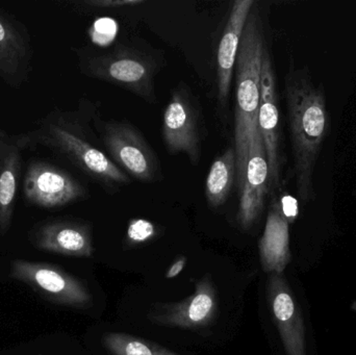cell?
<instances>
[{"instance_id":"6da1fadb","label":"cell","mask_w":356,"mask_h":355,"mask_svg":"<svg viewBox=\"0 0 356 355\" xmlns=\"http://www.w3.org/2000/svg\"><path fill=\"white\" fill-rule=\"evenodd\" d=\"M289 126L294 156L297 193L303 204L315 199L314 171L328 127L325 92L309 69L290 68L284 83Z\"/></svg>"},{"instance_id":"7a4b0ae2","label":"cell","mask_w":356,"mask_h":355,"mask_svg":"<svg viewBox=\"0 0 356 355\" xmlns=\"http://www.w3.org/2000/svg\"><path fill=\"white\" fill-rule=\"evenodd\" d=\"M83 117L79 112L56 108L38 120L31 131L16 138L23 150L48 148L106 189L129 185L131 179L127 173L96 147Z\"/></svg>"},{"instance_id":"3957f363","label":"cell","mask_w":356,"mask_h":355,"mask_svg":"<svg viewBox=\"0 0 356 355\" xmlns=\"http://www.w3.org/2000/svg\"><path fill=\"white\" fill-rule=\"evenodd\" d=\"M253 6L241 39L236 63L234 151L236 158V185L238 193L244 183L249 152L254 145L255 140L261 137L257 120L261 104V56L266 43L259 8Z\"/></svg>"},{"instance_id":"277c9868","label":"cell","mask_w":356,"mask_h":355,"mask_svg":"<svg viewBox=\"0 0 356 355\" xmlns=\"http://www.w3.org/2000/svg\"><path fill=\"white\" fill-rule=\"evenodd\" d=\"M79 69L86 76L118 85L146 101L156 100L152 58L129 48L119 47L102 56H79Z\"/></svg>"},{"instance_id":"5b68a950","label":"cell","mask_w":356,"mask_h":355,"mask_svg":"<svg viewBox=\"0 0 356 355\" xmlns=\"http://www.w3.org/2000/svg\"><path fill=\"white\" fill-rule=\"evenodd\" d=\"M98 127L108 158L123 172L144 183L160 179L158 156L137 127L124 121L104 122Z\"/></svg>"},{"instance_id":"8992f818","label":"cell","mask_w":356,"mask_h":355,"mask_svg":"<svg viewBox=\"0 0 356 355\" xmlns=\"http://www.w3.org/2000/svg\"><path fill=\"white\" fill-rule=\"evenodd\" d=\"M88 191L64 169L33 160L27 165L23 179V197L29 206L42 210L63 208L88 197Z\"/></svg>"},{"instance_id":"52a82bcc","label":"cell","mask_w":356,"mask_h":355,"mask_svg":"<svg viewBox=\"0 0 356 355\" xmlns=\"http://www.w3.org/2000/svg\"><path fill=\"white\" fill-rule=\"evenodd\" d=\"M10 276L54 304L83 308L92 302L91 294L81 281L47 263L12 261Z\"/></svg>"},{"instance_id":"ba28073f","label":"cell","mask_w":356,"mask_h":355,"mask_svg":"<svg viewBox=\"0 0 356 355\" xmlns=\"http://www.w3.org/2000/svg\"><path fill=\"white\" fill-rule=\"evenodd\" d=\"M163 139L169 154H184L194 166L201 154V129L198 110L184 87L177 88L167 104L163 118Z\"/></svg>"},{"instance_id":"9c48e42d","label":"cell","mask_w":356,"mask_h":355,"mask_svg":"<svg viewBox=\"0 0 356 355\" xmlns=\"http://www.w3.org/2000/svg\"><path fill=\"white\" fill-rule=\"evenodd\" d=\"M33 47L26 25L0 6V79L20 89L33 71Z\"/></svg>"},{"instance_id":"30bf717a","label":"cell","mask_w":356,"mask_h":355,"mask_svg":"<svg viewBox=\"0 0 356 355\" xmlns=\"http://www.w3.org/2000/svg\"><path fill=\"white\" fill-rule=\"evenodd\" d=\"M259 129L265 147L269 167V191L275 193L280 187V110L273 65L267 46L261 56V104L259 110Z\"/></svg>"},{"instance_id":"8fae6325","label":"cell","mask_w":356,"mask_h":355,"mask_svg":"<svg viewBox=\"0 0 356 355\" xmlns=\"http://www.w3.org/2000/svg\"><path fill=\"white\" fill-rule=\"evenodd\" d=\"M29 240L38 249L58 256L91 258L94 254L91 229L81 221H43L31 229Z\"/></svg>"},{"instance_id":"7c38bea8","label":"cell","mask_w":356,"mask_h":355,"mask_svg":"<svg viewBox=\"0 0 356 355\" xmlns=\"http://www.w3.org/2000/svg\"><path fill=\"white\" fill-rule=\"evenodd\" d=\"M217 294L209 276L197 283L196 291L177 304L161 306L150 315L152 322L184 329H199L209 327L217 316Z\"/></svg>"},{"instance_id":"4fadbf2b","label":"cell","mask_w":356,"mask_h":355,"mask_svg":"<svg viewBox=\"0 0 356 355\" xmlns=\"http://www.w3.org/2000/svg\"><path fill=\"white\" fill-rule=\"evenodd\" d=\"M268 296L284 349L288 355H307L305 325L300 310L282 274L271 273Z\"/></svg>"},{"instance_id":"5bb4252c","label":"cell","mask_w":356,"mask_h":355,"mask_svg":"<svg viewBox=\"0 0 356 355\" xmlns=\"http://www.w3.org/2000/svg\"><path fill=\"white\" fill-rule=\"evenodd\" d=\"M269 192V167L263 139L255 140L249 152L244 183L240 193L236 218L243 229H249L264 210L265 197Z\"/></svg>"},{"instance_id":"9a60e30c","label":"cell","mask_w":356,"mask_h":355,"mask_svg":"<svg viewBox=\"0 0 356 355\" xmlns=\"http://www.w3.org/2000/svg\"><path fill=\"white\" fill-rule=\"evenodd\" d=\"M253 0H236L234 2L229 18L218 48V101L224 106L229 96L234 69L236 67L241 39Z\"/></svg>"},{"instance_id":"2e32d148","label":"cell","mask_w":356,"mask_h":355,"mask_svg":"<svg viewBox=\"0 0 356 355\" xmlns=\"http://www.w3.org/2000/svg\"><path fill=\"white\" fill-rule=\"evenodd\" d=\"M16 135L0 129V235L10 231L22 172V152Z\"/></svg>"},{"instance_id":"e0dca14e","label":"cell","mask_w":356,"mask_h":355,"mask_svg":"<svg viewBox=\"0 0 356 355\" xmlns=\"http://www.w3.org/2000/svg\"><path fill=\"white\" fill-rule=\"evenodd\" d=\"M289 221L282 214L280 202L272 201L266 221L265 231L259 241L261 266L268 273L282 274L290 262Z\"/></svg>"},{"instance_id":"ac0fdd59","label":"cell","mask_w":356,"mask_h":355,"mask_svg":"<svg viewBox=\"0 0 356 355\" xmlns=\"http://www.w3.org/2000/svg\"><path fill=\"white\" fill-rule=\"evenodd\" d=\"M236 158L234 148L229 147L211 164L205 181V197L209 208L223 206L236 181Z\"/></svg>"},{"instance_id":"d6986e66","label":"cell","mask_w":356,"mask_h":355,"mask_svg":"<svg viewBox=\"0 0 356 355\" xmlns=\"http://www.w3.org/2000/svg\"><path fill=\"white\" fill-rule=\"evenodd\" d=\"M102 343L113 355H180L125 333H106L102 338Z\"/></svg>"},{"instance_id":"ffe728a7","label":"cell","mask_w":356,"mask_h":355,"mask_svg":"<svg viewBox=\"0 0 356 355\" xmlns=\"http://www.w3.org/2000/svg\"><path fill=\"white\" fill-rule=\"evenodd\" d=\"M156 227L146 219H133L127 227V240L129 244L145 243L156 237Z\"/></svg>"},{"instance_id":"44dd1931","label":"cell","mask_w":356,"mask_h":355,"mask_svg":"<svg viewBox=\"0 0 356 355\" xmlns=\"http://www.w3.org/2000/svg\"><path fill=\"white\" fill-rule=\"evenodd\" d=\"M93 40L100 45H108L117 33V23L111 19H102L94 24Z\"/></svg>"},{"instance_id":"7402d4cb","label":"cell","mask_w":356,"mask_h":355,"mask_svg":"<svg viewBox=\"0 0 356 355\" xmlns=\"http://www.w3.org/2000/svg\"><path fill=\"white\" fill-rule=\"evenodd\" d=\"M143 0H88L83 1L86 6L98 8H119L124 6H137L143 4Z\"/></svg>"},{"instance_id":"603a6c76","label":"cell","mask_w":356,"mask_h":355,"mask_svg":"<svg viewBox=\"0 0 356 355\" xmlns=\"http://www.w3.org/2000/svg\"><path fill=\"white\" fill-rule=\"evenodd\" d=\"M282 214L286 217L289 223L294 222L295 219L298 216V204L297 200L292 196L286 195L280 201Z\"/></svg>"},{"instance_id":"cb8c5ba5","label":"cell","mask_w":356,"mask_h":355,"mask_svg":"<svg viewBox=\"0 0 356 355\" xmlns=\"http://www.w3.org/2000/svg\"><path fill=\"white\" fill-rule=\"evenodd\" d=\"M186 264V258L184 256L182 258H178V260L175 261V264L168 269L166 273L167 279H175L177 277L178 274L181 273V271L184 270V266Z\"/></svg>"}]
</instances>
